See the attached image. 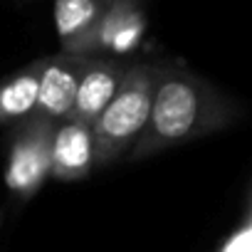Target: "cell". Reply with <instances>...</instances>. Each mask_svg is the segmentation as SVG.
Listing matches in <instances>:
<instances>
[{
  "label": "cell",
  "instance_id": "6da1fadb",
  "mask_svg": "<svg viewBox=\"0 0 252 252\" xmlns=\"http://www.w3.org/2000/svg\"><path fill=\"white\" fill-rule=\"evenodd\" d=\"M154 67L151 111L144 131L126 151L129 158H146L161 149L203 139L232 121L227 99L208 79L173 62Z\"/></svg>",
  "mask_w": 252,
  "mask_h": 252
},
{
  "label": "cell",
  "instance_id": "7a4b0ae2",
  "mask_svg": "<svg viewBox=\"0 0 252 252\" xmlns=\"http://www.w3.org/2000/svg\"><path fill=\"white\" fill-rule=\"evenodd\" d=\"M154 74L156 67L151 62H131L126 67L119 89L92 124L96 166H106L124 156L144 131L151 111Z\"/></svg>",
  "mask_w": 252,
  "mask_h": 252
},
{
  "label": "cell",
  "instance_id": "3957f363",
  "mask_svg": "<svg viewBox=\"0 0 252 252\" xmlns=\"http://www.w3.org/2000/svg\"><path fill=\"white\" fill-rule=\"evenodd\" d=\"M50 134L52 124L28 116L13 126L8 141L5 186L23 200H30L50 178Z\"/></svg>",
  "mask_w": 252,
  "mask_h": 252
},
{
  "label": "cell",
  "instance_id": "277c9868",
  "mask_svg": "<svg viewBox=\"0 0 252 252\" xmlns=\"http://www.w3.org/2000/svg\"><path fill=\"white\" fill-rule=\"evenodd\" d=\"M89 55L60 52L52 57H40V82H37V104L35 114L50 124H57L72 114L74 92L82 74V67Z\"/></svg>",
  "mask_w": 252,
  "mask_h": 252
},
{
  "label": "cell",
  "instance_id": "5b68a950",
  "mask_svg": "<svg viewBox=\"0 0 252 252\" xmlns=\"http://www.w3.org/2000/svg\"><path fill=\"white\" fill-rule=\"evenodd\" d=\"M94 168H96V146L92 126L72 116L52 124L50 176L60 181H82Z\"/></svg>",
  "mask_w": 252,
  "mask_h": 252
},
{
  "label": "cell",
  "instance_id": "8992f818",
  "mask_svg": "<svg viewBox=\"0 0 252 252\" xmlns=\"http://www.w3.org/2000/svg\"><path fill=\"white\" fill-rule=\"evenodd\" d=\"M131 62L126 57H114V55H89L79 82L74 92V106H72V119H79L84 124H94V119L101 114V109L109 104L114 92L121 84V77Z\"/></svg>",
  "mask_w": 252,
  "mask_h": 252
},
{
  "label": "cell",
  "instance_id": "52a82bcc",
  "mask_svg": "<svg viewBox=\"0 0 252 252\" xmlns=\"http://www.w3.org/2000/svg\"><path fill=\"white\" fill-rule=\"evenodd\" d=\"M109 0H55V30L62 52L96 55V30Z\"/></svg>",
  "mask_w": 252,
  "mask_h": 252
},
{
  "label": "cell",
  "instance_id": "ba28073f",
  "mask_svg": "<svg viewBox=\"0 0 252 252\" xmlns=\"http://www.w3.org/2000/svg\"><path fill=\"white\" fill-rule=\"evenodd\" d=\"M146 30V15L139 0H109L96 30V55L129 57Z\"/></svg>",
  "mask_w": 252,
  "mask_h": 252
},
{
  "label": "cell",
  "instance_id": "9c48e42d",
  "mask_svg": "<svg viewBox=\"0 0 252 252\" xmlns=\"http://www.w3.org/2000/svg\"><path fill=\"white\" fill-rule=\"evenodd\" d=\"M40 60L0 82V126H15L35 114Z\"/></svg>",
  "mask_w": 252,
  "mask_h": 252
},
{
  "label": "cell",
  "instance_id": "30bf717a",
  "mask_svg": "<svg viewBox=\"0 0 252 252\" xmlns=\"http://www.w3.org/2000/svg\"><path fill=\"white\" fill-rule=\"evenodd\" d=\"M218 252H252V227H250V218H245L240 222V227L220 245Z\"/></svg>",
  "mask_w": 252,
  "mask_h": 252
}]
</instances>
